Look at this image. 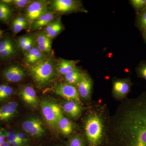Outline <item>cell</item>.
I'll return each mask as SVG.
<instances>
[{"label":"cell","instance_id":"8992f818","mask_svg":"<svg viewBox=\"0 0 146 146\" xmlns=\"http://www.w3.org/2000/svg\"><path fill=\"white\" fill-rule=\"evenodd\" d=\"M52 7L56 11L61 13L78 11L87 12L81 1L76 0H55L52 2Z\"/></svg>","mask_w":146,"mask_h":146},{"label":"cell","instance_id":"6da1fadb","mask_svg":"<svg viewBox=\"0 0 146 146\" xmlns=\"http://www.w3.org/2000/svg\"><path fill=\"white\" fill-rule=\"evenodd\" d=\"M106 146H146V91L124 100L108 121Z\"/></svg>","mask_w":146,"mask_h":146},{"label":"cell","instance_id":"4dcf8cb0","mask_svg":"<svg viewBox=\"0 0 146 146\" xmlns=\"http://www.w3.org/2000/svg\"><path fill=\"white\" fill-rule=\"evenodd\" d=\"M30 37L31 36H23L19 37L17 39L16 42V43H17L18 47L20 48L21 50H23Z\"/></svg>","mask_w":146,"mask_h":146},{"label":"cell","instance_id":"9a60e30c","mask_svg":"<svg viewBox=\"0 0 146 146\" xmlns=\"http://www.w3.org/2000/svg\"><path fill=\"white\" fill-rule=\"evenodd\" d=\"M45 58L44 53L41 52L36 46H33L32 48L26 53L25 60L29 65H32Z\"/></svg>","mask_w":146,"mask_h":146},{"label":"cell","instance_id":"d6986e66","mask_svg":"<svg viewBox=\"0 0 146 146\" xmlns=\"http://www.w3.org/2000/svg\"><path fill=\"white\" fill-rule=\"evenodd\" d=\"M37 48L43 53L48 52L52 48L51 39L49 38L45 33L39 34L36 36Z\"/></svg>","mask_w":146,"mask_h":146},{"label":"cell","instance_id":"ab89813d","mask_svg":"<svg viewBox=\"0 0 146 146\" xmlns=\"http://www.w3.org/2000/svg\"><path fill=\"white\" fill-rule=\"evenodd\" d=\"M4 31L0 29V39L1 38L3 34Z\"/></svg>","mask_w":146,"mask_h":146},{"label":"cell","instance_id":"5bb4252c","mask_svg":"<svg viewBox=\"0 0 146 146\" xmlns=\"http://www.w3.org/2000/svg\"><path fill=\"white\" fill-rule=\"evenodd\" d=\"M20 96L26 103L33 107H37L39 100L36 92L32 86H25L20 92Z\"/></svg>","mask_w":146,"mask_h":146},{"label":"cell","instance_id":"9c48e42d","mask_svg":"<svg viewBox=\"0 0 146 146\" xmlns=\"http://www.w3.org/2000/svg\"><path fill=\"white\" fill-rule=\"evenodd\" d=\"M54 91L55 94L66 99L77 102L80 101L77 88L72 84L67 83L60 84L55 87Z\"/></svg>","mask_w":146,"mask_h":146},{"label":"cell","instance_id":"d4e9b609","mask_svg":"<svg viewBox=\"0 0 146 146\" xmlns=\"http://www.w3.org/2000/svg\"><path fill=\"white\" fill-rule=\"evenodd\" d=\"M136 25L141 31L146 28V7L137 13Z\"/></svg>","mask_w":146,"mask_h":146},{"label":"cell","instance_id":"d6a6232c","mask_svg":"<svg viewBox=\"0 0 146 146\" xmlns=\"http://www.w3.org/2000/svg\"><path fill=\"white\" fill-rule=\"evenodd\" d=\"M31 1L29 0H13V2L11 5H13L18 8H23L27 5H28Z\"/></svg>","mask_w":146,"mask_h":146},{"label":"cell","instance_id":"f546056e","mask_svg":"<svg viewBox=\"0 0 146 146\" xmlns=\"http://www.w3.org/2000/svg\"><path fill=\"white\" fill-rule=\"evenodd\" d=\"M27 25V23L23 24L19 23L13 20L11 24L12 31L14 34H17L25 29Z\"/></svg>","mask_w":146,"mask_h":146},{"label":"cell","instance_id":"4fadbf2b","mask_svg":"<svg viewBox=\"0 0 146 146\" xmlns=\"http://www.w3.org/2000/svg\"><path fill=\"white\" fill-rule=\"evenodd\" d=\"M18 104L17 102H9L0 107V121L7 122L17 113Z\"/></svg>","mask_w":146,"mask_h":146},{"label":"cell","instance_id":"4316f807","mask_svg":"<svg viewBox=\"0 0 146 146\" xmlns=\"http://www.w3.org/2000/svg\"><path fill=\"white\" fill-rule=\"evenodd\" d=\"M129 3L136 11V13L141 12L146 7V0H130Z\"/></svg>","mask_w":146,"mask_h":146},{"label":"cell","instance_id":"ac0fdd59","mask_svg":"<svg viewBox=\"0 0 146 146\" xmlns=\"http://www.w3.org/2000/svg\"><path fill=\"white\" fill-rule=\"evenodd\" d=\"M63 29L61 21L60 20H57L46 27L44 33L50 39H53L60 33Z\"/></svg>","mask_w":146,"mask_h":146},{"label":"cell","instance_id":"8fae6325","mask_svg":"<svg viewBox=\"0 0 146 146\" xmlns=\"http://www.w3.org/2000/svg\"><path fill=\"white\" fill-rule=\"evenodd\" d=\"M133 84L129 78L114 80L112 88L113 95L118 98H125L130 92Z\"/></svg>","mask_w":146,"mask_h":146},{"label":"cell","instance_id":"ba28073f","mask_svg":"<svg viewBox=\"0 0 146 146\" xmlns=\"http://www.w3.org/2000/svg\"><path fill=\"white\" fill-rule=\"evenodd\" d=\"M47 3L44 1L31 2L27 7L25 16L27 21L33 23L42 15L48 12Z\"/></svg>","mask_w":146,"mask_h":146},{"label":"cell","instance_id":"ffe728a7","mask_svg":"<svg viewBox=\"0 0 146 146\" xmlns=\"http://www.w3.org/2000/svg\"><path fill=\"white\" fill-rule=\"evenodd\" d=\"M54 19L53 13L47 12L39 17L33 23L32 29L33 30L38 29L52 23Z\"/></svg>","mask_w":146,"mask_h":146},{"label":"cell","instance_id":"e0dca14e","mask_svg":"<svg viewBox=\"0 0 146 146\" xmlns=\"http://www.w3.org/2000/svg\"><path fill=\"white\" fill-rule=\"evenodd\" d=\"M80 61L79 60L61 59L59 60L56 67V71L59 74L65 75L67 73L75 68L76 67V65Z\"/></svg>","mask_w":146,"mask_h":146},{"label":"cell","instance_id":"836d02e7","mask_svg":"<svg viewBox=\"0 0 146 146\" xmlns=\"http://www.w3.org/2000/svg\"><path fill=\"white\" fill-rule=\"evenodd\" d=\"M33 44H34V40H33V38L31 36L26 46L25 47V49L23 51V52H26V53L28 52L33 47Z\"/></svg>","mask_w":146,"mask_h":146},{"label":"cell","instance_id":"8d00e7d4","mask_svg":"<svg viewBox=\"0 0 146 146\" xmlns=\"http://www.w3.org/2000/svg\"><path fill=\"white\" fill-rule=\"evenodd\" d=\"M141 32L144 41L146 43V28L141 31Z\"/></svg>","mask_w":146,"mask_h":146},{"label":"cell","instance_id":"e575fe53","mask_svg":"<svg viewBox=\"0 0 146 146\" xmlns=\"http://www.w3.org/2000/svg\"><path fill=\"white\" fill-rule=\"evenodd\" d=\"M6 132L3 129L0 130V146H2L5 141V138L6 137Z\"/></svg>","mask_w":146,"mask_h":146},{"label":"cell","instance_id":"277c9868","mask_svg":"<svg viewBox=\"0 0 146 146\" xmlns=\"http://www.w3.org/2000/svg\"><path fill=\"white\" fill-rule=\"evenodd\" d=\"M40 106L42 115L48 125L53 129H57L58 122L63 116L60 106L47 100H43Z\"/></svg>","mask_w":146,"mask_h":146},{"label":"cell","instance_id":"7c38bea8","mask_svg":"<svg viewBox=\"0 0 146 146\" xmlns=\"http://www.w3.org/2000/svg\"><path fill=\"white\" fill-rule=\"evenodd\" d=\"M77 85L80 96L84 99L89 98L93 87V82L90 76L87 74L83 73Z\"/></svg>","mask_w":146,"mask_h":146},{"label":"cell","instance_id":"5b68a950","mask_svg":"<svg viewBox=\"0 0 146 146\" xmlns=\"http://www.w3.org/2000/svg\"><path fill=\"white\" fill-rule=\"evenodd\" d=\"M18 47L10 36H2L0 39V61H7L15 57L18 53Z\"/></svg>","mask_w":146,"mask_h":146},{"label":"cell","instance_id":"52a82bcc","mask_svg":"<svg viewBox=\"0 0 146 146\" xmlns=\"http://www.w3.org/2000/svg\"><path fill=\"white\" fill-rule=\"evenodd\" d=\"M21 126L25 132L35 138H40L45 134L44 125L39 118H29L23 122Z\"/></svg>","mask_w":146,"mask_h":146},{"label":"cell","instance_id":"484cf974","mask_svg":"<svg viewBox=\"0 0 146 146\" xmlns=\"http://www.w3.org/2000/svg\"><path fill=\"white\" fill-rule=\"evenodd\" d=\"M67 146H87L85 139L78 134L71 137L68 140Z\"/></svg>","mask_w":146,"mask_h":146},{"label":"cell","instance_id":"3957f363","mask_svg":"<svg viewBox=\"0 0 146 146\" xmlns=\"http://www.w3.org/2000/svg\"><path fill=\"white\" fill-rule=\"evenodd\" d=\"M29 72L35 81L41 85L48 82L53 77L54 65L51 59L44 58L30 66Z\"/></svg>","mask_w":146,"mask_h":146},{"label":"cell","instance_id":"2e32d148","mask_svg":"<svg viewBox=\"0 0 146 146\" xmlns=\"http://www.w3.org/2000/svg\"><path fill=\"white\" fill-rule=\"evenodd\" d=\"M63 111L72 118L78 117L82 112L81 107L74 101L65 102L62 105Z\"/></svg>","mask_w":146,"mask_h":146},{"label":"cell","instance_id":"1f68e13d","mask_svg":"<svg viewBox=\"0 0 146 146\" xmlns=\"http://www.w3.org/2000/svg\"><path fill=\"white\" fill-rule=\"evenodd\" d=\"M18 141L23 146L28 145L29 142V138L27 136L24 132L19 131L16 133Z\"/></svg>","mask_w":146,"mask_h":146},{"label":"cell","instance_id":"30bf717a","mask_svg":"<svg viewBox=\"0 0 146 146\" xmlns=\"http://www.w3.org/2000/svg\"><path fill=\"white\" fill-rule=\"evenodd\" d=\"M2 76L5 81L11 83H17L25 77V73L20 66L11 65L4 69Z\"/></svg>","mask_w":146,"mask_h":146},{"label":"cell","instance_id":"603a6c76","mask_svg":"<svg viewBox=\"0 0 146 146\" xmlns=\"http://www.w3.org/2000/svg\"><path fill=\"white\" fill-rule=\"evenodd\" d=\"M83 73L77 67L73 69L72 70L67 73L64 76L65 81L67 83L72 85L77 84L81 78Z\"/></svg>","mask_w":146,"mask_h":146},{"label":"cell","instance_id":"7a4b0ae2","mask_svg":"<svg viewBox=\"0 0 146 146\" xmlns=\"http://www.w3.org/2000/svg\"><path fill=\"white\" fill-rule=\"evenodd\" d=\"M84 125L86 146H106V126L101 113L91 111L86 117Z\"/></svg>","mask_w":146,"mask_h":146},{"label":"cell","instance_id":"cb8c5ba5","mask_svg":"<svg viewBox=\"0 0 146 146\" xmlns=\"http://www.w3.org/2000/svg\"><path fill=\"white\" fill-rule=\"evenodd\" d=\"M13 88L6 84H0V101L8 98L13 94Z\"/></svg>","mask_w":146,"mask_h":146},{"label":"cell","instance_id":"f1b7e54d","mask_svg":"<svg viewBox=\"0 0 146 146\" xmlns=\"http://www.w3.org/2000/svg\"><path fill=\"white\" fill-rule=\"evenodd\" d=\"M136 72L138 77L146 80V60H142L136 68Z\"/></svg>","mask_w":146,"mask_h":146},{"label":"cell","instance_id":"7402d4cb","mask_svg":"<svg viewBox=\"0 0 146 146\" xmlns=\"http://www.w3.org/2000/svg\"><path fill=\"white\" fill-rule=\"evenodd\" d=\"M58 128L61 133L65 136H68L72 133L73 125L70 121L63 116L58 122Z\"/></svg>","mask_w":146,"mask_h":146},{"label":"cell","instance_id":"74e56055","mask_svg":"<svg viewBox=\"0 0 146 146\" xmlns=\"http://www.w3.org/2000/svg\"><path fill=\"white\" fill-rule=\"evenodd\" d=\"M1 1L5 3L11 5L13 2V0H1Z\"/></svg>","mask_w":146,"mask_h":146},{"label":"cell","instance_id":"60d3db41","mask_svg":"<svg viewBox=\"0 0 146 146\" xmlns=\"http://www.w3.org/2000/svg\"><path fill=\"white\" fill-rule=\"evenodd\" d=\"M24 146H32L28 145H26Z\"/></svg>","mask_w":146,"mask_h":146},{"label":"cell","instance_id":"d590c367","mask_svg":"<svg viewBox=\"0 0 146 146\" xmlns=\"http://www.w3.org/2000/svg\"><path fill=\"white\" fill-rule=\"evenodd\" d=\"M13 20L19 23L23 24L27 23V19L22 16H18V17H16Z\"/></svg>","mask_w":146,"mask_h":146},{"label":"cell","instance_id":"f35d334b","mask_svg":"<svg viewBox=\"0 0 146 146\" xmlns=\"http://www.w3.org/2000/svg\"><path fill=\"white\" fill-rule=\"evenodd\" d=\"M2 146H12L7 141H5Z\"/></svg>","mask_w":146,"mask_h":146},{"label":"cell","instance_id":"44dd1931","mask_svg":"<svg viewBox=\"0 0 146 146\" xmlns=\"http://www.w3.org/2000/svg\"><path fill=\"white\" fill-rule=\"evenodd\" d=\"M13 10L10 5L0 1V21L7 23L11 20Z\"/></svg>","mask_w":146,"mask_h":146},{"label":"cell","instance_id":"b9f144b4","mask_svg":"<svg viewBox=\"0 0 146 146\" xmlns=\"http://www.w3.org/2000/svg\"></svg>","mask_w":146,"mask_h":146},{"label":"cell","instance_id":"83f0119b","mask_svg":"<svg viewBox=\"0 0 146 146\" xmlns=\"http://www.w3.org/2000/svg\"><path fill=\"white\" fill-rule=\"evenodd\" d=\"M6 138L9 143L12 146H23L20 143L17 138L16 133L13 131L7 133Z\"/></svg>","mask_w":146,"mask_h":146}]
</instances>
